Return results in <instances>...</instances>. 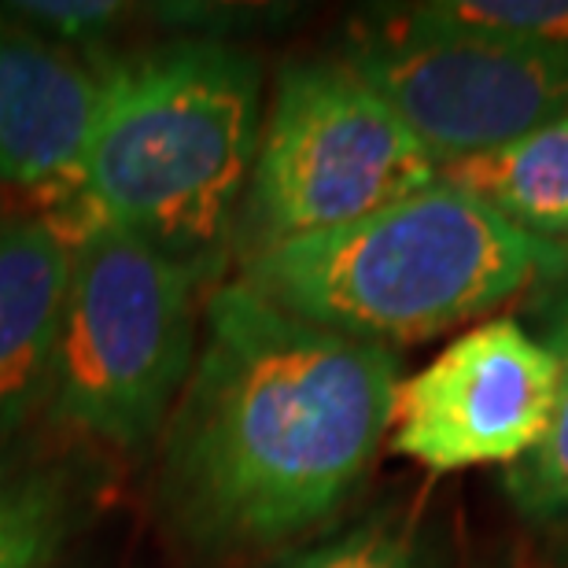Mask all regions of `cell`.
Wrapping results in <instances>:
<instances>
[{
    "label": "cell",
    "mask_w": 568,
    "mask_h": 568,
    "mask_svg": "<svg viewBox=\"0 0 568 568\" xmlns=\"http://www.w3.org/2000/svg\"><path fill=\"white\" fill-rule=\"evenodd\" d=\"M558 403V362L525 317L495 314L454 336L436 358L399 381L388 447L447 476L525 462Z\"/></svg>",
    "instance_id": "7"
},
{
    "label": "cell",
    "mask_w": 568,
    "mask_h": 568,
    "mask_svg": "<svg viewBox=\"0 0 568 568\" xmlns=\"http://www.w3.org/2000/svg\"><path fill=\"white\" fill-rule=\"evenodd\" d=\"M465 196L547 247H568V115L491 152L439 166Z\"/></svg>",
    "instance_id": "11"
},
{
    "label": "cell",
    "mask_w": 568,
    "mask_h": 568,
    "mask_svg": "<svg viewBox=\"0 0 568 568\" xmlns=\"http://www.w3.org/2000/svg\"><path fill=\"white\" fill-rule=\"evenodd\" d=\"M0 11L85 60L104 55L111 38L130 19H138V4H119V0H16L0 4Z\"/></svg>",
    "instance_id": "15"
},
{
    "label": "cell",
    "mask_w": 568,
    "mask_h": 568,
    "mask_svg": "<svg viewBox=\"0 0 568 568\" xmlns=\"http://www.w3.org/2000/svg\"><path fill=\"white\" fill-rule=\"evenodd\" d=\"M214 284L126 230L74 207L71 284L41 425L89 454L155 450L200 344Z\"/></svg>",
    "instance_id": "4"
},
{
    "label": "cell",
    "mask_w": 568,
    "mask_h": 568,
    "mask_svg": "<svg viewBox=\"0 0 568 568\" xmlns=\"http://www.w3.org/2000/svg\"><path fill=\"white\" fill-rule=\"evenodd\" d=\"M439 181L406 122L339 60H288L270 93L236 214L233 266L328 233Z\"/></svg>",
    "instance_id": "5"
},
{
    "label": "cell",
    "mask_w": 568,
    "mask_h": 568,
    "mask_svg": "<svg viewBox=\"0 0 568 568\" xmlns=\"http://www.w3.org/2000/svg\"><path fill=\"white\" fill-rule=\"evenodd\" d=\"M561 252H565V263H568V247H561Z\"/></svg>",
    "instance_id": "17"
},
{
    "label": "cell",
    "mask_w": 568,
    "mask_h": 568,
    "mask_svg": "<svg viewBox=\"0 0 568 568\" xmlns=\"http://www.w3.org/2000/svg\"><path fill=\"white\" fill-rule=\"evenodd\" d=\"M100 67L0 11V185L78 200Z\"/></svg>",
    "instance_id": "8"
},
{
    "label": "cell",
    "mask_w": 568,
    "mask_h": 568,
    "mask_svg": "<svg viewBox=\"0 0 568 568\" xmlns=\"http://www.w3.org/2000/svg\"><path fill=\"white\" fill-rule=\"evenodd\" d=\"M558 554H561L558 568H568V539H565V542H558Z\"/></svg>",
    "instance_id": "16"
},
{
    "label": "cell",
    "mask_w": 568,
    "mask_h": 568,
    "mask_svg": "<svg viewBox=\"0 0 568 568\" xmlns=\"http://www.w3.org/2000/svg\"><path fill=\"white\" fill-rule=\"evenodd\" d=\"M263 568H450V542L428 509L384 503L355 520H336Z\"/></svg>",
    "instance_id": "13"
},
{
    "label": "cell",
    "mask_w": 568,
    "mask_h": 568,
    "mask_svg": "<svg viewBox=\"0 0 568 568\" xmlns=\"http://www.w3.org/2000/svg\"><path fill=\"white\" fill-rule=\"evenodd\" d=\"M74 443L38 436L0 450V568H55L82 536L104 473Z\"/></svg>",
    "instance_id": "10"
},
{
    "label": "cell",
    "mask_w": 568,
    "mask_h": 568,
    "mask_svg": "<svg viewBox=\"0 0 568 568\" xmlns=\"http://www.w3.org/2000/svg\"><path fill=\"white\" fill-rule=\"evenodd\" d=\"M528 322L558 362V403L547 436L525 462L503 473V495L531 531L568 539V263L547 270L528 288Z\"/></svg>",
    "instance_id": "12"
},
{
    "label": "cell",
    "mask_w": 568,
    "mask_h": 568,
    "mask_svg": "<svg viewBox=\"0 0 568 568\" xmlns=\"http://www.w3.org/2000/svg\"><path fill=\"white\" fill-rule=\"evenodd\" d=\"M395 8L432 30L480 33L517 49L568 55V0H417Z\"/></svg>",
    "instance_id": "14"
},
{
    "label": "cell",
    "mask_w": 568,
    "mask_h": 568,
    "mask_svg": "<svg viewBox=\"0 0 568 568\" xmlns=\"http://www.w3.org/2000/svg\"><path fill=\"white\" fill-rule=\"evenodd\" d=\"M558 258L561 247L436 181L351 225L270 247L233 281L306 325L399 351L484 322Z\"/></svg>",
    "instance_id": "3"
},
{
    "label": "cell",
    "mask_w": 568,
    "mask_h": 568,
    "mask_svg": "<svg viewBox=\"0 0 568 568\" xmlns=\"http://www.w3.org/2000/svg\"><path fill=\"white\" fill-rule=\"evenodd\" d=\"M339 60L406 122L436 166L568 115V55L432 30L395 4L362 16Z\"/></svg>",
    "instance_id": "6"
},
{
    "label": "cell",
    "mask_w": 568,
    "mask_h": 568,
    "mask_svg": "<svg viewBox=\"0 0 568 568\" xmlns=\"http://www.w3.org/2000/svg\"><path fill=\"white\" fill-rule=\"evenodd\" d=\"M78 203L155 252L225 281L263 133V63L236 41L170 38L100 55Z\"/></svg>",
    "instance_id": "2"
},
{
    "label": "cell",
    "mask_w": 568,
    "mask_h": 568,
    "mask_svg": "<svg viewBox=\"0 0 568 568\" xmlns=\"http://www.w3.org/2000/svg\"><path fill=\"white\" fill-rule=\"evenodd\" d=\"M71 252L74 203L55 214H0V450L49 406Z\"/></svg>",
    "instance_id": "9"
},
{
    "label": "cell",
    "mask_w": 568,
    "mask_h": 568,
    "mask_svg": "<svg viewBox=\"0 0 568 568\" xmlns=\"http://www.w3.org/2000/svg\"><path fill=\"white\" fill-rule=\"evenodd\" d=\"M399 369V351L214 284L155 443L159 528L200 565L270 561L333 528L388 443Z\"/></svg>",
    "instance_id": "1"
}]
</instances>
